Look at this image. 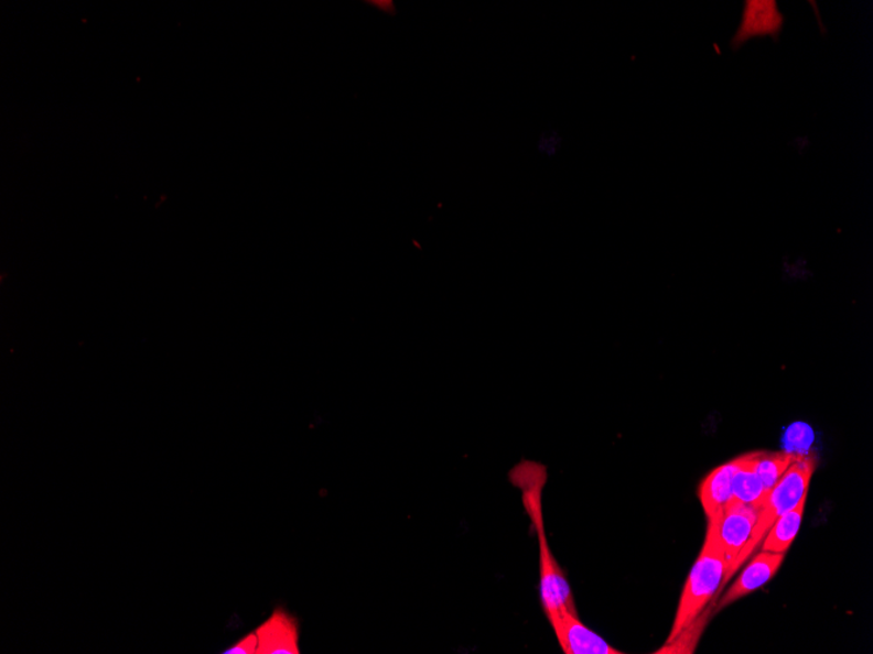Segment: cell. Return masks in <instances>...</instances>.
Masks as SVG:
<instances>
[{"label": "cell", "mask_w": 873, "mask_h": 654, "mask_svg": "<svg viewBox=\"0 0 873 654\" xmlns=\"http://www.w3.org/2000/svg\"><path fill=\"white\" fill-rule=\"evenodd\" d=\"M807 497L795 508L778 517L763 539V551L785 554L794 543L800 530L802 515H805Z\"/></svg>", "instance_id": "8fae6325"}, {"label": "cell", "mask_w": 873, "mask_h": 654, "mask_svg": "<svg viewBox=\"0 0 873 654\" xmlns=\"http://www.w3.org/2000/svg\"><path fill=\"white\" fill-rule=\"evenodd\" d=\"M565 654H623L584 625L579 615L562 613L549 621Z\"/></svg>", "instance_id": "5b68a950"}, {"label": "cell", "mask_w": 873, "mask_h": 654, "mask_svg": "<svg viewBox=\"0 0 873 654\" xmlns=\"http://www.w3.org/2000/svg\"><path fill=\"white\" fill-rule=\"evenodd\" d=\"M766 497L763 482L756 473V453L743 455L742 466L732 480L731 501L763 509Z\"/></svg>", "instance_id": "30bf717a"}, {"label": "cell", "mask_w": 873, "mask_h": 654, "mask_svg": "<svg viewBox=\"0 0 873 654\" xmlns=\"http://www.w3.org/2000/svg\"><path fill=\"white\" fill-rule=\"evenodd\" d=\"M742 462L743 456L736 457L735 460L715 468L701 482L699 497L708 520L715 517L731 501L732 480H734Z\"/></svg>", "instance_id": "ba28073f"}, {"label": "cell", "mask_w": 873, "mask_h": 654, "mask_svg": "<svg viewBox=\"0 0 873 654\" xmlns=\"http://www.w3.org/2000/svg\"><path fill=\"white\" fill-rule=\"evenodd\" d=\"M783 23L784 18L778 12L776 2H748L735 37L736 44L756 36L778 34Z\"/></svg>", "instance_id": "9c48e42d"}, {"label": "cell", "mask_w": 873, "mask_h": 654, "mask_svg": "<svg viewBox=\"0 0 873 654\" xmlns=\"http://www.w3.org/2000/svg\"><path fill=\"white\" fill-rule=\"evenodd\" d=\"M798 456L788 453H756V473L763 482L766 494L773 489L774 484L779 481L791 466L797 460Z\"/></svg>", "instance_id": "7c38bea8"}, {"label": "cell", "mask_w": 873, "mask_h": 654, "mask_svg": "<svg viewBox=\"0 0 873 654\" xmlns=\"http://www.w3.org/2000/svg\"><path fill=\"white\" fill-rule=\"evenodd\" d=\"M258 651V636L257 632L252 631L249 635L239 639L238 642L225 650L224 654H257Z\"/></svg>", "instance_id": "5bb4252c"}, {"label": "cell", "mask_w": 873, "mask_h": 654, "mask_svg": "<svg viewBox=\"0 0 873 654\" xmlns=\"http://www.w3.org/2000/svg\"><path fill=\"white\" fill-rule=\"evenodd\" d=\"M510 481L522 494L524 508L530 517L539 543L540 602L548 621L562 613H576L574 596L567 576L554 559L548 544L543 515V490L547 469L538 462L522 461L510 472Z\"/></svg>", "instance_id": "6da1fadb"}, {"label": "cell", "mask_w": 873, "mask_h": 654, "mask_svg": "<svg viewBox=\"0 0 873 654\" xmlns=\"http://www.w3.org/2000/svg\"><path fill=\"white\" fill-rule=\"evenodd\" d=\"M813 442V428L807 425L806 422H795V424L788 426L783 439L785 453L795 456L809 455Z\"/></svg>", "instance_id": "4fadbf2b"}, {"label": "cell", "mask_w": 873, "mask_h": 654, "mask_svg": "<svg viewBox=\"0 0 873 654\" xmlns=\"http://www.w3.org/2000/svg\"><path fill=\"white\" fill-rule=\"evenodd\" d=\"M726 565L713 534L707 533L705 544L689 574L680 597L678 611L666 644L673 642L682 631L693 624L707 604L720 593Z\"/></svg>", "instance_id": "7a4b0ae2"}, {"label": "cell", "mask_w": 873, "mask_h": 654, "mask_svg": "<svg viewBox=\"0 0 873 654\" xmlns=\"http://www.w3.org/2000/svg\"><path fill=\"white\" fill-rule=\"evenodd\" d=\"M257 654H300V624L284 609L278 608L256 630Z\"/></svg>", "instance_id": "8992f818"}, {"label": "cell", "mask_w": 873, "mask_h": 654, "mask_svg": "<svg viewBox=\"0 0 873 654\" xmlns=\"http://www.w3.org/2000/svg\"><path fill=\"white\" fill-rule=\"evenodd\" d=\"M785 554L762 552L743 569L737 580L732 584L726 595L718 602V610H722L743 597L748 596L774 578L783 566Z\"/></svg>", "instance_id": "52a82bcc"}, {"label": "cell", "mask_w": 873, "mask_h": 654, "mask_svg": "<svg viewBox=\"0 0 873 654\" xmlns=\"http://www.w3.org/2000/svg\"><path fill=\"white\" fill-rule=\"evenodd\" d=\"M759 510L762 509L755 508V505L730 501L722 512L708 520V531L713 534L724 565H726L721 589L728 586L735 574L734 567L737 557L750 541Z\"/></svg>", "instance_id": "277c9868"}, {"label": "cell", "mask_w": 873, "mask_h": 654, "mask_svg": "<svg viewBox=\"0 0 873 654\" xmlns=\"http://www.w3.org/2000/svg\"><path fill=\"white\" fill-rule=\"evenodd\" d=\"M816 457L811 454L798 456L779 481L774 484L763 509L759 510L757 522L753 527L748 543L739 555L734 573L744 565L769 532L776 520L793 510L802 498L808 495L809 482L815 473Z\"/></svg>", "instance_id": "3957f363"}]
</instances>
